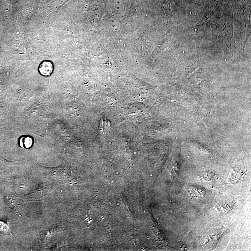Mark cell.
<instances>
[{
	"label": "cell",
	"instance_id": "6da1fadb",
	"mask_svg": "<svg viewBox=\"0 0 251 251\" xmlns=\"http://www.w3.org/2000/svg\"><path fill=\"white\" fill-rule=\"evenodd\" d=\"M39 72L44 76H49L54 71V65L49 61H44L40 64L38 68Z\"/></svg>",
	"mask_w": 251,
	"mask_h": 251
},
{
	"label": "cell",
	"instance_id": "7a4b0ae2",
	"mask_svg": "<svg viewBox=\"0 0 251 251\" xmlns=\"http://www.w3.org/2000/svg\"><path fill=\"white\" fill-rule=\"evenodd\" d=\"M20 141L21 146L26 148H29L31 147L33 143L32 138L29 136L23 137L20 139Z\"/></svg>",
	"mask_w": 251,
	"mask_h": 251
}]
</instances>
